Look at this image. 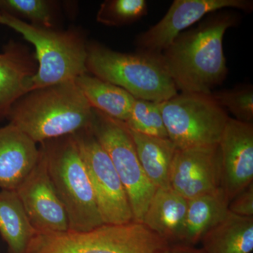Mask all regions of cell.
Here are the masks:
<instances>
[{
  "label": "cell",
  "instance_id": "obj_1",
  "mask_svg": "<svg viewBox=\"0 0 253 253\" xmlns=\"http://www.w3.org/2000/svg\"><path fill=\"white\" fill-rule=\"evenodd\" d=\"M238 18L229 11L214 12L197 27L184 31L161 54L178 91L211 94L226 79L228 68L223 40Z\"/></svg>",
  "mask_w": 253,
  "mask_h": 253
},
{
  "label": "cell",
  "instance_id": "obj_2",
  "mask_svg": "<svg viewBox=\"0 0 253 253\" xmlns=\"http://www.w3.org/2000/svg\"><path fill=\"white\" fill-rule=\"evenodd\" d=\"M8 118L36 144H42L89 129L94 110L71 81L30 91L15 103Z\"/></svg>",
  "mask_w": 253,
  "mask_h": 253
},
{
  "label": "cell",
  "instance_id": "obj_3",
  "mask_svg": "<svg viewBox=\"0 0 253 253\" xmlns=\"http://www.w3.org/2000/svg\"><path fill=\"white\" fill-rule=\"evenodd\" d=\"M87 71L132 95L156 103L178 94L161 55L121 53L99 44L87 46Z\"/></svg>",
  "mask_w": 253,
  "mask_h": 253
},
{
  "label": "cell",
  "instance_id": "obj_4",
  "mask_svg": "<svg viewBox=\"0 0 253 253\" xmlns=\"http://www.w3.org/2000/svg\"><path fill=\"white\" fill-rule=\"evenodd\" d=\"M48 172L67 214L68 230L87 231L104 224L74 135L41 144Z\"/></svg>",
  "mask_w": 253,
  "mask_h": 253
},
{
  "label": "cell",
  "instance_id": "obj_5",
  "mask_svg": "<svg viewBox=\"0 0 253 253\" xmlns=\"http://www.w3.org/2000/svg\"><path fill=\"white\" fill-rule=\"evenodd\" d=\"M0 24L20 33L35 46L38 66L30 91L75 81L88 72L87 46L77 32L38 27L3 11Z\"/></svg>",
  "mask_w": 253,
  "mask_h": 253
},
{
  "label": "cell",
  "instance_id": "obj_6",
  "mask_svg": "<svg viewBox=\"0 0 253 253\" xmlns=\"http://www.w3.org/2000/svg\"><path fill=\"white\" fill-rule=\"evenodd\" d=\"M168 245L143 223L133 221L87 231L37 232L26 253H161Z\"/></svg>",
  "mask_w": 253,
  "mask_h": 253
},
{
  "label": "cell",
  "instance_id": "obj_7",
  "mask_svg": "<svg viewBox=\"0 0 253 253\" xmlns=\"http://www.w3.org/2000/svg\"><path fill=\"white\" fill-rule=\"evenodd\" d=\"M160 107L168 138L177 149L219 144L229 118L211 94L178 93Z\"/></svg>",
  "mask_w": 253,
  "mask_h": 253
},
{
  "label": "cell",
  "instance_id": "obj_8",
  "mask_svg": "<svg viewBox=\"0 0 253 253\" xmlns=\"http://www.w3.org/2000/svg\"><path fill=\"white\" fill-rule=\"evenodd\" d=\"M93 110L91 130L112 161L129 199L134 221L142 223L157 189L145 174L124 123Z\"/></svg>",
  "mask_w": 253,
  "mask_h": 253
},
{
  "label": "cell",
  "instance_id": "obj_9",
  "mask_svg": "<svg viewBox=\"0 0 253 253\" xmlns=\"http://www.w3.org/2000/svg\"><path fill=\"white\" fill-rule=\"evenodd\" d=\"M73 135L85 166L104 224H123L134 221L126 190L109 154L91 128Z\"/></svg>",
  "mask_w": 253,
  "mask_h": 253
},
{
  "label": "cell",
  "instance_id": "obj_10",
  "mask_svg": "<svg viewBox=\"0 0 253 253\" xmlns=\"http://www.w3.org/2000/svg\"><path fill=\"white\" fill-rule=\"evenodd\" d=\"M251 11L249 0H174L162 19L137 36L138 51L161 55L176 37L206 15L223 9Z\"/></svg>",
  "mask_w": 253,
  "mask_h": 253
},
{
  "label": "cell",
  "instance_id": "obj_11",
  "mask_svg": "<svg viewBox=\"0 0 253 253\" xmlns=\"http://www.w3.org/2000/svg\"><path fill=\"white\" fill-rule=\"evenodd\" d=\"M40 149L36 166L15 191L38 232H64L68 230L67 214L50 178L44 151Z\"/></svg>",
  "mask_w": 253,
  "mask_h": 253
},
{
  "label": "cell",
  "instance_id": "obj_12",
  "mask_svg": "<svg viewBox=\"0 0 253 253\" xmlns=\"http://www.w3.org/2000/svg\"><path fill=\"white\" fill-rule=\"evenodd\" d=\"M219 144L176 149L169 170V186L184 199H194L221 187Z\"/></svg>",
  "mask_w": 253,
  "mask_h": 253
},
{
  "label": "cell",
  "instance_id": "obj_13",
  "mask_svg": "<svg viewBox=\"0 0 253 253\" xmlns=\"http://www.w3.org/2000/svg\"><path fill=\"white\" fill-rule=\"evenodd\" d=\"M221 188L229 202L253 180V125L229 117L219 143Z\"/></svg>",
  "mask_w": 253,
  "mask_h": 253
},
{
  "label": "cell",
  "instance_id": "obj_14",
  "mask_svg": "<svg viewBox=\"0 0 253 253\" xmlns=\"http://www.w3.org/2000/svg\"><path fill=\"white\" fill-rule=\"evenodd\" d=\"M40 156L36 143L14 125L0 127V189H17Z\"/></svg>",
  "mask_w": 253,
  "mask_h": 253
},
{
  "label": "cell",
  "instance_id": "obj_15",
  "mask_svg": "<svg viewBox=\"0 0 253 253\" xmlns=\"http://www.w3.org/2000/svg\"><path fill=\"white\" fill-rule=\"evenodd\" d=\"M37 68L24 46L14 42L4 46L0 54V121L8 118L15 103L30 92Z\"/></svg>",
  "mask_w": 253,
  "mask_h": 253
},
{
  "label": "cell",
  "instance_id": "obj_16",
  "mask_svg": "<svg viewBox=\"0 0 253 253\" xmlns=\"http://www.w3.org/2000/svg\"><path fill=\"white\" fill-rule=\"evenodd\" d=\"M187 207V200L170 186L158 188L142 223L168 244H179Z\"/></svg>",
  "mask_w": 253,
  "mask_h": 253
},
{
  "label": "cell",
  "instance_id": "obj_17",
  "mask_svg": "<svg viewBox=\"0 0 253 253\" xmlns=\"http://www.w3.org/2000/svg\"><path fill=\"white\" fill-rule=\"evenodd\" d=\"M229 200L221 188L188 201L187 211L179 244L194 246L229 212Z\"/></svg>",
  "mask_w": 253,
  "mask_h": 253
},
{
  "label": "cell",
  "instance_id": "obj_18",
  "mask_svg": "<svg viewBox=\"0 0 253 253\" xmlns=\"http://www.w3.org/2000/svg\"><path fill=\"white\" fill-rule=\"evenodd\" d=\"M206 253H251L253 251V217L228 212L201 240Z\"/></svg>",
  "mask_w": 253,
  "mask_h": 253
},
{
  "label": "cell",
  "instance_id": "obj_19",
  "mask_svg": "<svg viewBox=\"0 0 253 253\" xmlns=\"http://www.w3.org/2000/svg\"><path fill=\"white\" fill-rule=\"evenodd\" d=\"M75 83L93 109L116 121H127L135 100L132 95L87 73L76 78Z\"/></svg>",
  "mask_w": 253,
  "mask_h": 253
},
{
  "label": "cell",
  "instance_id": "obj_20",
  "mask_svg": "<svg viewBox=\"0 0 253 253\" xmlns=\"http://www.w3.org/2000/svg\"><path fill=\"white\" fill-rule=\"evenodd\" d=\"M128 130L148 179L156 189L170 186L169 170L176 150L174 144L169 138L146 135L129 129Z\"/></svg>",
  "mask_w": 253,
  "mask_h": 253
},
{
  "label": "cell",
  "instance_id": "obj_21",
  "mask_svg": "<svg viewBox=\"0 0 253 253\" xmlns=\"http://www.w3.org/2000/svg\"><path fill=\"white\" fill-rule=\"evenodd\" d=\"M37 232L16 191L0 190V235L8 253H26Z\"/></svg>",
  "mask_w": 253,
  "mask_h": 253
},
{
  "label": "cell",
  "instance_id": "obj_22",
  "mask_svg": "<svg viewBox=\"0 0 253 253\" xmlns=\"http://www.w3.org/2000/svg\"><path fill=\"white\" fill-rule=\"evenodd\" d=\"M131 130L146 135L168 138L160 103L135 99L130 115L124 123Z\"/></svg>",
  "mask_w": 253,
  "mask_h": 253
},
{
  "label": "cell",
  "instance_id": "obj_23",
  "mask_svg": "<svg viewBox=\"0 0 253 253\" xmlns=\"http://www.w3.org/2000/svg\"><path fill=\"white\" fill-rule=\"evenodd\" d=\"M147 12L145 0H107L100 6L96 20L106 26H121L135 22Z\"/></svg>",
  "mask_w": 253,
  "mask_h": 253
},
{
  "label": "cell",
  "instance_id": "obj_24",
  "mask_svg": "<svg viewBox=\"0 0 253 253\" xmlns=\"http://www.w3.org/2000/svg\"><path fill=\"white\" fill-rule=\"evenodd\" d=\"M211 95L220 107L234 116V119L241 122L253 123L252 85L244 84L231 89L214 91Z\"/></svg>",
  "mask_w": 253,
  "mask_h": 253
},
{
  "label": "cell",
  "instance_id": "obj_25",
  "mask_svg": "<svg viewBox=\"0 0 253 253\" xmlns=\"http://www.w3.org/2000/svg\"><path fill=\"white\" fill-rule=\"evenodd\" d=\"M3 12L31 21L38 27L52 29V4L45 0H0Z\"/></svg>",
  "mask_w": 253,
  "mask_h": 253
},
{
  "label": "cell",
  "instance_id": "obj_26",
  "mask_svg": "<svg viewBox=\"0 0 253 253\" xmlns=\"http://www.w3.org/2000/svg\"><path fill=\"white\" fill-rule=\"evenodd\" d=\"M229 211L236 215L253 217V182L231 200Z\"/></svg>",
  "mask_w": 253,
  "mask_h": 253
},
{
  "label": "cell",
  "instance_id": "obj_27",
  "mask_svg": "<svg viewBox=\"0 0 253 253\" xmlns=\"http://www.w3.org/2000/svg\"><path fill=\"white\" fill-rule=\"evenodd\" d=\"M161 253H206L202 249L189 245L176 244L168 245Z\"/></svg>",
  "mask_w": 253,
  "mask_h": 253
},
{
  "label": "cell",
  "instance_id": "obj_28",
  "mask_svg": "<svg viewBox=\"0 0 253 253\" xmlns=\"http://www.w3.org/2000/svg\"><path fill=\"white\" fill-rule=\"evenodd\" d=\"M1 11H0V18H1Z\"/></svg>",
  "mask_w": 253,
  "mask_h": 253
}]
</instances>
